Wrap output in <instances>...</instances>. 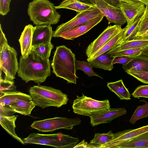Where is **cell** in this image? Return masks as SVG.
<instances>
[{
  "label": "cell",
  "instance_id": "1",
  "mask_svg": "<svg viewBox=\"0 0 148 148\" xmlns=\"http://www.w3.org/2000/svg\"><path fill=\"white\" fill-rule=\"evenodd\" d=\"M17 73L26 83L33 81L40 84L51 75L50 62L49 59L42 58L32 50L27 58L20 56Z\"/></svg>",
  "mask_w": 148,
  "mask_h": 148
},
{
  "label": "cell",
  "instance_id": "2",
  "mask_svg": "<svg viewBox=\"0 0 148 148\" xmlns=\"http://www.w3.org/2000/svg\"><path fill=\"white\" fill-rule=\"evenodd\" d=\"M75 54L64 45L57 46L54 52L51 66L52 72L57 77L67 81L68 84H76Z\"/></svg>",
  "mask_w": 148,
  "mask_h": 148
},
{
  "label": "cell",
  "instance_id": "3",
  "mask_svg": "<svg viewBox=\"0 0 148 148\" xmlns=\"http://www.w3.org/2000/svg\"><path fill=\"white\" fill-rule=\"evenodd\" d=\"M27 12L30 20L36 25L56 24L61 17L54 4L49 0H33L28 4Z\"/></svg>",
  "mask_w": 148,
  "mask_h": 148
},
{
  "label": "cell",
  "instance_id": "4",
  "mask_svg": "<svg viewBox=\"0 0 148 148\" xmlns=\"http://www.w3.org/2000/svg\"><path fill=\"white\" fill-rule=\"evenodd\" d=\"M29 93L36 105L42 109L50 106L59 108L66 104L69 100L67 95L60 90L40 84L31 87Z\"/></svg>",
  "mask_w": 148,
  "mask_h": 148
},
{
  "label": "cell",
  "instance_id": "5",
  "mask_svg": "<svg viewBox=\"0 0 148 148\" xmlns=\"http://www.w3.org/2000/svg\"><path fill=\"white\" fill-rule=\"evenodd\" d=\"M79 139L61 132L51 134H30L23 139L25 143L46 145L57 148H73Z\"/></svg>",
  "mask_w": 148,
  "mask_h": 148
},
{
  "label": "cell",
  "instance_id": "6",
  "mask_svg": "<svg viewBox=\"0 0 148 148\" xmlns=\"http://www.w3.org/2000/svg\"><path fill=\"white\" fill-rule=\"evenodd\" d=\"M76 97L73 100L72 106L73 112L76 114L90 117L110 108L108 99L98 101L87 97L83 94L81 97L77 95Z\"/></svg>",
  "mask_w": 148,
  "mask_h": 148
},
{
  "label": "cell",
  "instance_id": "7",
  "mask_svg": "<svg viewBox=\"0 0 148 148\" xmlns=\"http://www.w3.org/2000/svg\"><path fill=\"white\" fill-rule=\"evenodd\" d=\"M0 71L4 74L5 81H14L18 69L17 54L16 50L8 44L0 51Z\"/></svg>",
  "mask_w": 148,
  "mask_h": 148
},
{
  "label": "cell",
  "instance_id": "8",
  "mask_svg": "<svg viewBox=\"0 0 148 148\" xmlns=\"http://www.w3.org/2000/svg\"><path fill=\"white\" fill-rule=\"evenodd\" d=\"M81 122V120L78 117L68 118L57 117L35 121L31 127L41 132H52L60 129L71 130L74 126L80 125Z\"/></svg>",
  "mask_w": 148,
  "mask_h": 148
},
{
  "label": "cell",
  "instance_id": "9",
  "mask_svg": "<svg viewBox=\"0 0 148 148\" xmlns=\"http://www.w3.org/2000/svg\"><path fill=\"white\" fill-rule=\"evenodd\" d=\"M94 5L105 16L108 22L121 26L127 22L126 19L120 8L114 6L106 0H78Z\"/></svg>",
  "mask_w": 148,
  "mask_h": 148
},
{
  "label": "cell",
  "instance_id": "10",
  "mask_svg": "<svg viewBox=\"0 0 148 148\" xmlns=\"http://www.w3.org/2000/svg\"><path fill=\"white\" fill-rule=\"evenodd\" d=\"M102 15H103L96 7L92 9L78 12L76 16L71 20L58 26L54 31L53 37L56 38L58 35L62 33L68 31Z\"/></svg>",
  "mask_w": 148,
  "mask_h": 148
},
{
  "label": "cell",
  "instance_id": "11",
  "mask_svg": "<svg viewBox=\"0 0 148 148\" xmlns=\"http://www.w3.org/2000/svg\"><path fill=\"white\" fill-rule=\"evenodd\" d=\"M148 132V125L133 129L124 130L114 134L111 140L100 148H116L120 144Z\"/></svg>",
  "mask_w": 148,
  "mask_h": 148
},
{
  "label": "cell",
  "instance_id": "12",
  "mask_svg": "<svg viewBox=\"0 0 148 148\" xmlns=\"http://www.w3.org/2000/svg\"><path fill=\"white\" fill-rule=\"evenodd\" d=\"M122 29L121 26L116 25L108 26L86 48V53L87 59H89L108 40Z\"/></svg>",
  "mask_w": 148,
  "mask_h": 148
},
{
  "label": "cell",
  "instance_id": "13",
  "mask_svg": "<svg viewBox=\"0 0 148 148\" xmlns=\"http://www.w3.org/2000/svg\"><path fill=\"white\" fill-rule=\"evenodd\" d=\"M126 112V110L123 108H110L90 117V123L93 127L102 123H108Z\"/></svg>",
  "mask_w": 148,
  "mask_h": 148
},
{
  "label": "cell",
  "instance_id": "14",
  "mask_svg": "<svg viewBox=\"0 0 148 148\" xmlns=\"http://www.w3.org/2000/svg\"><path fill=\"white\" fill-rule=\"evenodd\" d=\"M104 16L103 15H102L95 18L85 23L59 34L57 37H61L66 40H74L89 31L100 23Z\"/></svg>",
  "mask_w": 148,
  "mask_h": 148
},
{
  "label": "cell",
  "instance_id": "15",
  "mask_svg": "<svg viewBox=\"0 0 148 148\" xmlns=\"http://www.w3.org/2000/svg\"><path fill=\"white\" fill-rule=\"evenodd\" d=\"M33 34L32 47H34L51 42L54 31L49 25H36Z\"/></svg>",
  "mask_w": 148,
  "mask_h": 148
},
{
  "label": "cell",
  "instance_id": "16",
  "mask_svg": "<svg viewBox=\"0 0 148 148\" xmlns=\"http://www.w3.org/2000/svg\"><path fill=\"white\" fill-rule=\"evenodd\" d=\"M118 6L123 12L127 20V25H128L137 16L143 14L146 5L139 1L130 3L120 0Z\"/></svg>",
  "mask_w": 148,
  "mask_h": 148
},
{
  "label": "cell",
  "instance_id": "17",
  "mask_svg": "<svg viewBox=\"0 0 148 148\" xmlns=\"http://www.w3.org/2000/svg\"><path fill=\"white\" fill-rule=\"evenodd\" d=\"M34 28V27L31 24L26 26L18 40L22 56L25 59L28 57L32 50L33 34Z\"/></svg>",
  "mask_w": 148,
  "mask_h": 148
},
{
  "label": "cell",
  "instance_id": "18",
  "mask_svg": "<svg viewBox=\"0 0 148 148\" xmlns=\"http://www.w3.org/2000/svg\"><path fill=\"white\" fill-rule=\"evenodd\" d=\"M20 100L30 101L32 99L29 95L18 91H0V102L1 107L8 106Z\"/></svg>",
  "mask_w": 148,
  "mask_h": 148
},
{
  "label": "cell",
  "instance_id": "19",
  "mask_svg": "<svg viewBox=\"0 0 148 148\" xmlns=\"http://www.w3.org/2000/svg\"><path fill=\"white\" fill-rule=\"evenodd\" d=\"M126 72L131 71H148V56L142 54L126 65H123Z\"/></svg>",
  "mask_w": 148,
  "mask_h": 148
},
{
  "label": "cell",
  "instance_id": "20",
  "mask_svg": "<svg viewBox=\"0 0 148 148\" xmlns=\"http://www.w3.org/2000/svg\"><path fill=\"white\" fill-rule=\"evenodd\" d=\"M18 116H8L1 112L0 115V123L2 127L12 137L21 143L24 144L23 140L19 137L15 133V121Z\"/></svg>",
  "mask_w": 148,
  "mask_h": 148
},
{
  "label": "cell",
  "instance_id": "21",
  "mask_svg": "<svg viewBox=\"0 0 148 148\" xmlns=\"http://www.w3.org/2000/svg\"><path fill=\"white\" fill-rule=\"evenodd\" d=\"M143 14L137 16L124 28V32L119 44L134 39L138 32Z\"/></svg>",
  "mask_w": 148,
  "mask_h": 148
},
{
  "label": "cell",
  "instance_id": "22",
  "mask_svg": "<svg viewBox=\"0 0 148 148\" xmlns=\"http://www.w3.org/2000/svg\"><path fill=\"white\" fill-rule=\"evenodd\" d=\"M94 5L81 2L78 0H64L58 6L56 9L66 8L73 10L78 12L92 9L96 7Z\"/></svg>",
  "mask_w": 148,
  "mask_h": 148
},
{
  "label": "cell",
  "instance_id": "23",
  "mask_svg": "<svg viewBox=\"0 0 148 148\" xmlns=\"http://www.w3.org/2000/svg\"><path fill=\"white\" fill-rule=\"evenodd\" d=\"M124 31V28L108 40L105 44L91 56L87 61L89 62L98 56L113 49L119 43Z\"/></svg>",
  "mask_w": 148,
  "mask_h": 148
},
{
  "label": "cell",
  "instance_id": "24",
  "mask_svg": "<svg viewBox=\"0 0 148 148\" xmlns=\"http://www.w3.org/2000/svg\"><path fill=\"white\" fill-rule=\"evenodd\" d=\"M114 58L106 52L95 58L89 62L92 67L99 68L108 71H111L114 68L112 61Z\"/></svg>",
  "mask_w": 148,
  "mask_h": 148
},
{
  "label": "cell",
  "instance_id": "25",
  "mask_svg": "<svg viewBox=\"0 0 148 148\" xmlns=\"http://www.w3.org/2000/svg\"><path fill=\"white\" fill-rule=\"evenodd\" d=\"M107 86L120 99L127 100L131 99L129 91L125 86L122 79L114 82H108Z\"/></svg>",
  "mask_w": 148,
  "mask_h": 148
},
{
  "label": "cell",
  "instance_id": "26",
  "mask_svg": "<svg viewBox=\"0 0 148 148\" xmlns=\"http://www.w3.org/2000/svg\"><path fill=\"white\" fill-rule=\"evenodd\" d=\"M148 148V132L119 144L116 148Z\"/></svg>",
  "mask_w": 148,
  "mask_h": 148
},
{
  "label": "cell",
  "instance_id": "27",
  "mask_svg": "<svg viewBox=\"0 0 148 148\" xmlns=\"http://www.w3.org/2000/svg\"><path fill=\"white\" fill-rule=\"evenodd\" d=\"M36 106L32 100H20L8 106L13 111L25 115H29Z\"/></svg>",
  "mask_w": 148,
  "mask_h": 148
},
{
  "label": "cell",
  "instance_id": "28",
  "mask_svg": "<svg viewBox=\"0 0 148 148\" xmlns=\"http://www.w3.org/2000/svg\"><path fill=\"white\" fill-rule=\"evenodd\" d=\"M148 46V40H132L119 44L106 53L109 54L112 52L123 50Z\"/></svg>",
  "mask_w": 148,
  "mask_h": 148
},
{
  "label": "cell",
  "instance_id": "29",
  "mask_svg": "<svg viewBox=\"0 0 148 148\" xmlns=\"http://www.w3.org/2000/svg\"><path fill=\"white\" fill-rule=\"evenodd\" d=\"M114 134L112 130L106 133L95 134L93 139L88 143V148H100L111 140Z\"/></svg>",
  "mask_w": 148,
  "mask_h": 148
},
{
  "label": "cell",
  "instance_id": "30",
  "mask_svg": "<svg viewBox=\"0 0 148 148\" xmlns=\"http://www.w3.org/2000/svg\"><path fill=\"white\" fill-rule=\"evenodd\" d=\"M139 101L143 102L145 104L138 106L132 115L129 122L133 125L138 120L148 116V103L144 99Z\"/></svg>",
  "mask_w": 148,
  "mask_h": 148
},
{
  "label": "cell",
  "instance_id": "31",
  "mask_svg": "<svg viewBox=\"0 0 148 148\" xmlns=\"http://www.w3.org/2000/svg\"><path fill=\"white\" fill-rule=\"evenodd\" d=\"M147 47L126 49L112 52L109 54H110L111 56L113 58L121 56L135 57L142 54Z\"/></svg>",
  "mask_w": 148,
  "mask_h": 148
},
{
  "label": "cell",
  "instance_id": "32",
  "mask_svg": "<svg viewBox=\"0 0 148 148\" xmlns=\"http://www.w3.org/2000/svg\"><path fill=\"white\" fill-rule=\"evenodd\" d=\"M53 45L51 43L32 47V50L34 51L40 57L44 59H49Z\"/></svg>",
  "mask_w": 148,
  "mask_h": 148
},
{
  "label": "cell",
  "instance_id": "33",
  "mask_svg": "<svg viewBox=\"0 0 148 148\" xmlns=\"http://www.w3.org/2000/svg\"><path fill=\"white\" fill-rule=\"evenodd\" d=\"M75 64L76 71L78 70H82L89 77L95 76L103 79V78L94 71L92 69V68L88 62L76 60Z\"/></svg>",
  "mask_w": 148,
  "mask_h": 148
},
{
  "label": "cell",
  "instance_id": "34",
  "mask_svg": "<svg viewBox=\"0 0 148 148\" xmlns=\"http://www.w3.org/2000/svg\"><path fill=\"white\" fill-rule=\"evenodd\" d=\"M147 30H148V4L146 5L145 10L143 14L138 31L136 37L143 34Z\"/></svg>",
  "mask_w": 148,
  "mask_h": 148
},
{
  "label": "cell",
  "instance_id": "35",
  "mask_svg": "<svg viewBox=\"0 0 148 148\" xmlns=\"http://www.w3.org/2000/svg\"><path fill=\"white\" fill-rule=\"evenodd\" d=\"M126 72L140 82L148 84V71H127Z\"/></svg>",
  "mask_w": 148,
  "mask_h": 148
},
{
  "label": "cell",
  "instance_id": "36",
  "mask_svg": "<svg viewBox=\"0 0 148 148\" xmlns=\"http://www.w3.org/2000/svg\"><path fill=\"white\" fill-rule=\"evenodd\" d=\"M131 95L135 98H148V85H140L138 86Z\"/></svg>",
  "mask_w": 148,
  "mask_h": 148
},
{
  "label": "cell",
  "instance_id": "37",
  "mask_svg": "<svg viewBox=\"0 0 148 148\" xmlns=\"http://www.w3.org/2000/svg\"><path fill=\"white\" fill-rule=\"evenodd\" d=\"M15 88L14 81H5L0 74V91H14Z\"/></svg>",
  "mask_w": 148,
  "mask_h": 148
},
{
  "label": "cell",
  "instance_id": "38",
  "mask_svg": "<svg viewBox=\"0 0 148 148\" xmlns=\"http://www.w3.org/2000/svg\"><path fill=\"white\" fill-rule=\"evenodd\" d=\"M11 0H0V14L4 16L10 10V4Z\"/></svg>",
  "mask_w": 148,
  "mask_h": 148
},
{
  "label": "cell",
  "instance_id": "39",
  "mask_svg": "<svg viewBox=\"0 0 148 148\" xmlns=\"http://www.w3.org/2000/svg\"><path fill=\"white\" fill-rule=\"evenodd\" d=\"M134 57L121 56L118 58H114L112 61V64H120L124 65L128 64L132 60Z\"/></svg>",
  "mask_w": 148,
  "mask_h": 148
},
{
  "label": "cell",
  "instance_id": "40",
  "mask_svg": "<svg viewBox=\"0 0 148 148\" xmlns=\"http://www.w3.org/2000/svg\"><path fill=\"white\" fill-rule=\"evenodd\" d=\"M0 51L2 49L3 47L8 44L7 40L3 32L1 24L0 25Z\"/></svg>",
  "mask_w": 148,
  "mask_h": 148
},
{
  "label": "cell",
  "instance_id": "41",
  "mask_svg": "<svg viewBox=\"0 0 148 148\" xmlns=\"http://www.w3.org/2000/svg\"><path fill=\"white\" fill-rule=\"evenodd\" d=\"M133 40H148V30L143 34L136 37Z\"/></svg>",
  "mask_w": 148,
  "mask_h": 148
},
{
  "label": "cell",
  "instance_id": "42",
  "mask_svg": "<svg viewBox=\"0 0 148 148\" xmlns=\"http://www.w3.org/2000/svg\"><path fill=\"white\" fill-rule=\"evenodd\" d=\"M88 148V143L84 139L80 143L76 145L73 148Z\"/></svg>",
  "mask_w": 148,
  "mask_h": 148
},
{
  "label": "cell",
  "instance_id": "43",
  "mask_svg": "<svg viewBox=\"0 0 148 148\" xmlns=\"http://www.w3.org/2000/svg\"><path fill=\"white\" fill-rule=\"evenodd\" d=\"M120 0L123 1L125 2H130V3L135 2H138L139 1L138 0Z\"/></svg>",
  "mask_w": 148,
  "mask_h": 148
},
{
  "label": "cell",
  "instance_id": "44",
  "mask_svg": "<svg viewBox=\"0 0 148 148\" xmlns=\"http://www.w3.org/2000/svg\"><path fill=\"white\" fill-rule=\"evenodd\" d=\"M138 1L143 3L146 5L148 4V0H138Z\"/></svg>",
  "mask_w": 148,
  "mask_h": 148
},
{
  "label": "cell",
  "instance_id": "45",
  "mask_svg": "<svg viewBox=\"0 0 148 148\" xmlns=\"http://www.w3.org/2000/svg\"><path fill=\"white\" fill-rule=\"evenodd\" d=\"M148 49V46L147 47L146 49Z\"/></svg>",
  "mask_w": 148,
  "mask_h": 148
}]
</instances>
